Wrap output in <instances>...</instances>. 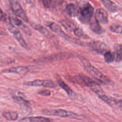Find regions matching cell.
I'll return each mask as SVG.
<instances>
[{
	"label": "cell",
	"instance_id": "6da1fadb",
	"mask_svg": "<svg viewBox=\"0 0 122 122\" xmlns=\"http://www.w3.org/2000/svg\"><path fill=\"white\" fill-rule=\"evenodd\" d=\"M80 59L85 69L94 78L104 84H110L111 83L110 79L92 66L87 60L83 58H81Z\"/></svg>",
	"mask_w": 122,
	"mask_h": 122
},
{
	"label": "cell",
	"instance_id": "7a4b0ae2",
	"mask_svg": "<svg viewBox=\"0 0 122 122\" xmlns=\"http://www.w3.org/2000/svg\"><path fill=\"white\" fill-rule=\"evenodd\" d=\"M94 12L93 7L89 3L83 4L80 8L78 17L81 22L83 23L89 22Z\"/></svg>",
	"mask_w": 122,
	"mask_h": 122
},
{
	"label": "cell",
	"instance_id": "3957f363",
	"mask_svg": "<svg viewBox=\"0 0 122 122\" xmlns=\"http://www.w3.org/2000/svg\"><path fill=\"white\" fill-rule=\"evenodd\" d=\"M43 113L47 115L55 116L60 117L69 118L75 119H80L81 117V116L77 113L61 109L44 110L43 111Z\"/></svg>",
	"mask_w": 122,
	"mask_h": 122
},
{
	"label": "cell",
	"instance_id": "277c9868",
	"mask_svg": "<svg viewBox=\"0 0 122 122\" xmlns=\"http://www.w3.org/2000/svg\"><path fill=\"white\" fill-rule=\"evenodd\" d=\"M46 25L52 31L60 35L63 38L66 39V40L77 44L82 45V43L81 41L77 39H74V38H72L67 34L64 31H63L61 30V27L56 23H55L54 22H48Z\"/></svg>",
	"mask_w": 122,
	"mask_h": 122
},
{
	"label": "cell",
	"instance_id": "5b68a950",
	"mask_svg": "<svg viewBox=\"0 0 122 122\" xmlns=\"http://www.w3.org/2000/svg\"><path fill=\"white\" fill-rule=\"evenodd\" d=\"M81 81L85 85L89 87L98 96L104 94L103 91L100 85L90 77L83 74L79 76Z\"/></svg>",
	"mask_w": 122,
	"mask_h": 122
},
{
	"label": "cell",
	"instance_id": "8992f818",
	"mask_svg": "<svg viewBox=\"0 0 122 122\" xmlns=\"http://www.w3.org/2000/svg\"><path fill=\"white\" fill-rule=\"evenodd\" d=\"M13 12L19 18L25 22L28 21V18L25 11L18 0H9Z\"/></svg>",
	"mask_w": 122,
	"mask_h": 122
},
{
	"label": "cell",
	"instance_id": "52a82bcc",
	"mask_svg": "<svg viewBox=\"0 0 122 122\" xmlns=\"http://www.w3.org/2000/svg\"><path fill=\"white\" fill-rule=\"evenodd\" d=\"M8 16L12 23L18 29H20L23 32L28 35H31V32L30 30L22 22V20H21L20 18L19 19V17L17 16L14 13L13 14H9Z\"/></svg>",
	"mask_w": 122,
	"mask_h": 122
},
{
	"label": "cell",
	"instance_id": "ba28073f",
	"mask_svg": "<svg viewBox=\"0 0 122 122\" xmlns=\"http://www.w3.org/2000/svg\"><path fill=\"white\" fill-rule=\"evenodd\" d=\"M24 84L29 86L43 87L47 88H53L56 86L52 81L49 80H35L26 82Z\"/></svg>",
	"mask_w": 122,
	"mask_h": 122
},
{
	"label": "cell",
	"instance_id": "9c48e42d",
	"mask_svg": "<svg viewBox=\"0 0 122 122\" xmlns=\"http://www.w3.org/2000/svg\"><path fill=\"white\" fill-rule=\"evenodd\" d=\"M88 45L92 50L101 54H103L109 50V47L105 43L100 41H92L90 42Z\"/></svg>",
	"mask_w": 122,
	"mask_h": 122
},
{
	"label": "cell",
	"instance_id": "30bf717a",
	"mask_svg": "<svg viewBox=\"0 0 122 122\" xmlns=\"http://www.w3.org/2000/svg\"><path fill=\"white\" fill-rule=\"evenodd\" d=\"M95 18L100 23L106 24L108 22V14L107 11L103 9L99 8L96 10Z\"/></svg>",
	"mask_w": 122,
	"mask_h": 122
},
{
	"label": "cell",
	"instance_id": "8fae6325",
	"mask_svg": "<svg viewBox=\"0 0 122 122\" xmlns=\"http://www.w3.org/2000/svg\"><path fill=\"white\" fill-rule=\"evenodd\" d=\"M43 6L47 9H55L61 7L64 0H40Z\"/></svg>",
	"mask_w": 122,
	"mask_h": 122
},
{
	"label": "cell",
	"instance_id": "7c38bea8",
	"mask_svg": "<svg viewBox=\"0 0 122 122\" xmlns=\"http://www.w3.org/2000/svg\"><path fill=\"white\" fill-rule=\"evenodd\" d=\"M29 71V69L26 66H20L11 67L10 68L3 70L2 71L3 73H13L20 75L25 74Z\"/></svg>",
	"mask_w": 122,
	"mask_h": 122
},
{
	"label": "cell",
	"instance_id": "4fadbf2b",
	"mask_svg": "<svg viewBox=\"0 0 122 122\" xmlns=\"http://www.w3.org/2000/svg\"><path fill=\"white\" fill-rule=\"evenodd\" d=\"M57 81L60 86L67 93L68 96L70 97V98L73 99L76 98V95L75 92L60 77H57Z\"/></svg>",
	"mask_w": 122,
	"mask_h": 122
},
{
	"label": "cell",
	"instance_id": "5bb4252c",
	"mask_svg": "<svg viewBox=\"0 0 122 122\" xmlns=\"http://www.w3.org/2000/svg\"><path fill=\"white\" fill-rule=\"evenodd\" d=\"M52 120L49 118L36 116V117H26L20 119L18 122H51Z\"/></svg>",
	"mask_w": 122,
	"mask_h": 122
},
{
	"label": "cell",
	"instance_id": "9a60e30c",
	"mask_svg": "<svg viewBox=\"0 0 122 122\" xmlns=\"http://www.w3.org/2000/svg\"><path fill=\"white\" fill-rule=\"evenodd\" d=\"M90 27L92 31L98 34H101L104 32V30L101 26L100 23L94 18L90 21Z\"/></svg>",
	"mask_w": 122,
	"mask_h": 122
},
{
	"label": "cell",
	"instance_id": "2e32d148",
	"mask_svg": "<svg viewBox=\"0 0 122 122\" xmlns=\"http://www.w3.org/2000/svg\"><path fill=\"white\" fill-rule=\"evenodd\" d=\"M15 39L17 41L19 42V43L21 47H22L23 48L26 50L29 49V47L26 43L25 40H24L22 35L21 34L20 31L19 30V29H17L16 30H15L12 33Z\"/></svg>",
	"mask_w": 122,
	"mask_h": 122
},
{
	"label": "cell",
	"instance_id": "e0dca14e",
	"mask_svg": "<svg viewBox=\"0 0 122 122\" xmlns=\"http://www.w3.org/2000/svg\"><path fill=\"white\" fill-rule=\"evenodd\" d=\"M67 13L71 17H75L78 16L79 9L73 3H70L66 7Z\"/></svg>",
	"mask_w": 122,
	"mask_h": 122
},
{
	"label": "cell",
	"instance_id": "ac0fdd59",
	"mask_svg": "<svg viewBox=\"0 0 122 122\" xmlns=\"http://www.w3.org/2000/svg\"><path fill=\"white\" fill-rule=\"evenodd\" d=\"M104 7L110 11L115 12L118 10V6L111 0H100Z\"/></svg>",
	"mask_w": 122,
	"mask_h": 122
},
{
	"label": "cell",
	"instance_id": "d6986e66",
	"mask_svg": "<svg viewBox=\"0 0 122 122\" xmlns=\"http://www.w3.org/2000/svg\"><path fill=\"white\" fill-rule=\"evenodd\" d=\"M12 98L15 102L20 105L28 108L30 106L29 102L25 99V96H24L20 95H12Z\"/></svg>",
	"mask_w": 122,
	"mask_h": 122
},
{
	"label": "cell",
	"instance_id": "ffe728a7",
	"mask_svg": "<svg viewBox=\"0 0 122 122\" xmlns=\"http://www.w3.org/2000/svg\"><path fill=\"white\" fill-rule=\"evenodd\" d=\"M115 51V60L117 62H120L122 61V45L120 44H116L114 46Z\"/></svg>",
	"mask_w": 122,
	"mask_h": 122
},
{
	"label": "cell",
	"instance_id": "44dd1931",
	"mask_svg": "<svg viewBox=\"0 0 122 122\" xmlns=\"http://www.w3.org/2000/svg\"><path fill=\"white\" fill-rule=\"evenodd\" d=\"M3 117L9 121H16L18 118V113L14 111H6L2 113Z\"/></svg>",
	"mask_w": 122,
	"mask_h": 122
},
{
	"label": "cell",
	"instance_id": "7402d4cb",
	"mask_svg": "<svg viewBox=\"0 0 122 122\" xmlns=\"http://www.w3.org/2000/svg\"><path fill=\"white\" fill-rule=\"evenodd\" d=\"M60 23L66 30L70 31L73 32L76 27V26L73 23L68 20H60Z\"/></svg>",
	"mask_w": 122,
	"mask_h": 122
},
{
	"label": "cell",
	"instance_id": "603a6c76",
	"mask_svg": "<svg viewBox=\"0 0 122 122\" xmlns=\"http://www.w3.org/2000/svg\"><path fill=\"white\" fill-rule=\"evenodd\" d=\"M104 59L107 63H111L115 60V54L110 50L106 51L104 54Z\"/></svg>",
	"mask_w": 122,
	"mask_h": 122
},
{
	"label": "cell",
	"instance_id": "cb8c5ba5",
	"mask_svg": "<svg viewBox=\"0 0 122 122\" xmlns=\"http://www.w3.org/2000/svg\"><path fill=\"white\" fill-rule=\"evenodd\" d=\"M35 29L37 30L38 31H39L41 34H43L45 36H46L47 37H49L50 36L51 34L49 30L44 26L40 25V24H37L34 27Z\"/></svg>",
	"mask_w": 122,
	"mask_h": 122
},
{
	"label": "cell",
	"instance_id": "d4e9b609",
	"mask_svg": "<svg viewBox=\"0 0 122 122\" xmlns=\"http://www.w3.org/2000/svg\"><path fill=\"white\" fill-rule=\"evenodd\" d=\"M99 97L101 100H102V101H103L104 102H105L107 104H109L110 105H112L114 104L117 103V101H116L115 100L113 99L112 98L109 97L108 96H107V95H106L104 94H103L102 95H101L100 96H99Z\"/></svg>",
	"mask_w": 122,
	"mask_h": 122
},
{
	"label": "cell",
	"instance_id": "484cf974",
	"mask_svg": "<svg viewBox=\"0 0 122 122\" xmlns=\"http://www.w3.org/2000/svg\"><path fill=\"white\" fill-rule=\"evenodd\" d=\"M14 62V59L9 57L0 56V66L8 65Z\"/></svg>",
	"mask_w": 122,
	"mask_h": 122
},
{
	"label": "cell",
	"instance_id": "4316f807",
	"mask_svg": "<svg viewBox=\"0 0 122 122\" xmlns=\"http://www.w3.org/2000/svg\"><path fill=\"white\" fill-rule=\"evenodd\" d=\"M110 30L114 33L122 34V26L118 24H113L110 26Z\"/></svg>",
	"mask_w": 122,
	"mask_h": 122
},
{
	"label": "cell",
	"instance_id": "83f0119b",
	"mask_svg": "<svg viewBox=\"0 0 122 122\" xmlns=\"http://www.w3.org/2000/svg\"><path fill=\"white\" fill-rule=\"evenodd\" d=\"M73 32L74 34L77 37L80 38H85V35L84 34V32L79 27H76V28L73 30Z\"/></svg>",
	"mask_w": 122,
	"mask_h": 122
},
{
	"label": "cell",
	"instance_id": "f1b7e54d",
	"mask_svg": "<svg viewBox=\"0 0 122 122\" xmlns=\"http://www.w3.org/2000/svg\"><path fill=\"white\" fill-rule=\"evenodd\" d=\"M39 94H40L42 96H49L51 95V92L50 91L48 90H42L41 91H40L38 93Z\"/></svg>",
	"mask_w": 122,
	"mask_h": 122
},
{
	"label": "cell",
	"instance_id": "f546056e",
	"mask_svg": "<svg viewBox=\"0 0 122 122\" xmlns=\"http://www.w3.org/2000/svg\"><path fill=\"white\" fill-rule=\"evenodd\" d=\"M6 16L4 15L2 10L0 8V21L4 20Z\"/></svg>",
	"mask_w": 122,
	"mask_h": 122
},
{
	"label": "cell",
	"instance_id": "4dcf8cb0",
	"mask_svg": "<svg viewBox=\"0 0 122 122\" xmlns=\"http://www.w3.org/2000/svg\"><path fill=\"white\" fill-rule=\"evenodd\" d=\"M0 35H7L6 32L3 29L0 28Z\"/></svg>",
	"mask_w": 122,
	"mask_h": 122
},
{
	"label": "cell",
	"instance_id": "1f68e13d",
	"mask_svg": "<svg viewBox=\"0 0 122 122\" xmlns=\"http://www.w3.org/2000/svg\"><path fill=\"white\" fill-rule=\"evenodd\" d=\"M116 104H118L119 108L122 111V101H117Z\"/></svg>",
	"mask_w": 122,
	"mask_h": 122
},
{
	"label": "cell",
	"instance_id": "d6a6232c",
	"mask_svg": "<svg viewBox=\"0 0 122 122\" xmlns=\"http://www.w3.org/2000/svg\"><path fill=\"white\" fill-rule=\"evenodd\" d=\"M26 2L28 3H31L32 2H31V0H24Z\"/></svg>",
	"mask_w": 122,
	"mask_h": 122
}]
</instances>
